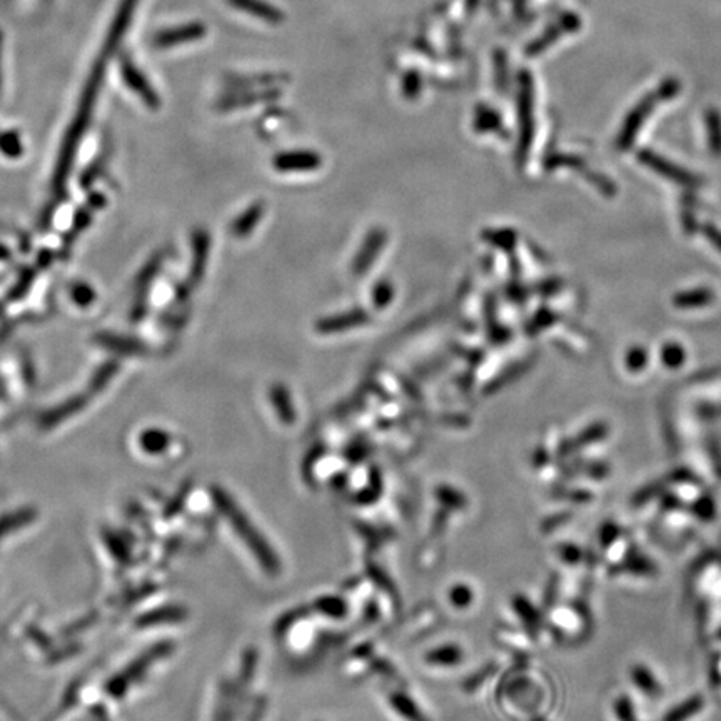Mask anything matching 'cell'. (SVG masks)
Listing matches in <instances>:
<instances>
[{"instance_id": "2", "label": "cell", "mask_w": 721, "mask_h": 721, "mask_svg": "<svg viewBox=\"0 0 721 721\" xmlns=\"http://www.w3.org/2000/svg\"><path fill=\"white\" fill-rule=\"evenodd\" d=\"M519 127H521V141H519V152L521 159L527 156L529 142H531V131H533V98H531V84L529 78L523 80V89L519 96Z\"/></svg>"}, {"instance_id": "12", "label": "cell", "mask_w": 721, "mask_h": 721, "mask_svg": "<svg viewBox=\"0 0 721 721\" xmlns=\"http://www.w3.org/2000/svg\"><path fill=\"white\" fill-rule=\"evenodd\" d=\"M663 360H664V364H668V366H672V368L678 366V364H682V348H678V346H674V344L666 346V348H664V351H663Z\"/></svg>"}, {"instance_id": "4", "label": "cell", "mask_w": 721, "mask_h": 721, "mask_svg": "<svg viewBox=\"0 0 721 721\" xmlns=\"http://www.w3.org/2000/svg\"><path fill=\"white\" fill-rule=\"evenodd\" d=\"M321 164L319 157L316 156L314 152H304V151H298V152H286L281 156L276 157L274 166L277 171H311Z\"/></svg>"}, {"instance_id": "1", "label": "cell", "mask_w": 721, "mask_h": 721, "mask_svg": "<svg viewBox=\"0 0 721 721\" xmlns=\"http://www.w3.org/2000/svg\"><path fill=\"white\" fill-rule=\"evenodd\" d=\"M676 89H678V86H676L674 82H668V84H664L663 92L660 90V92H656L654 96H650V98L644 99L643 102H640V104L634 108L633 112L628 116L626 122H624L623 129H622L620 146L626 147L632 144L633 137L636 136V131H638V127L643 124L646 116L652 112V109H653L656 99L673 96V94L676 92Z\"/></svg>"}, {"instance_id": "10", "label": "cell", "mask_w": 721, "mask_h": 721, "mask_svg": "<svg viewBox=\"0 0 721 721\" xmlns=\"http://www.w3.org/2000/svg\"><path fill=\"white\" fill-rule=\"evenodd\" d=\"M261 215H263V207H261V205H254L253 209H249V211L246 213L243 219H239V223L235 225L237 233H239V235H247V233L253 229V225H257V221L261 219Z\"/></svg>"}, {"instance_id": "7", "label": "cell", "mask_w": 721, "mask_h": 721, "mask_svg": "<svg viewBox=\"0 0 721 721\" xmlns=\"http://www.w3.org/2000/svg\"><path fill=\"white\" fill-rule=\"evenodd\" d=\"M366 321H368V316L362 311L344 312L341 316H336V318H331V319L319 324V329L322 332H340L356 328Z\"/></svg>"}, {"instance_id": "8", "label": "cell", "mask_w": 721, "mask_h": 721, "mask_svg": "<svg viewBox=\"0 0 721 721\" xmlns=\"http://www.w3.org/2000/svg\"><path fill=\"white\" fill-rule=\"evenodd\" d=\"M203 34H204L203 26H191V27H187V29L174 30V32H167L164 36H161V39H162L161 44H164V46L169 44V46H171V44L187 42L189 39H197V37H201Z\"/></svg>"}, {"instance_id": "13", "label": "cell", "mask_w": 721, "mask_h": 721, "mask_svg": "<svg viewBox=\"0 0 721 721\" xmlns=\"http://www.w3.org/2000/svg\"><path fill=\"white\" fill-rule=\"evenodd\" d=\"M644 364H646V354H644L643 350H634V351L628 354L630 370H640V368H643Z\"/></svg>"}, {"instance_id": "5", "label": "cell", "mask_w": 721, "mask_h": 721, "mask_svg": "<svg viewBox=\"0 0 721 721\" xmlns=\"http://www.w3.org/2000/svg\"><path fill=\"white\" fill-rule=\"evenodd\" d=\"M382 244H384V233L382 231H372L368 235L364 246H362L360 256L354 261V273L364 274L370 269L372 261L378 257V253H380Z\"/></svg>"}, {"instance_id": "9", "label": "cell", "mask_w": 721, "mask_h": 721, "mask_svg": "<svg viewBox=\"0 0 721 721\" xmlns=\"http://www.w3.org/2000/svg\"><path fill=\"white\" fill-rule=\"evenodd\" d=\"M712 301V293L710 291H695V293H686L678 296L674 302L682 308H693V306H703L706 302Z\"/></svg>"}, {"instance_id": "3", "label": "cell", "mask_w": 721, "mask_h": 721, "mask_svg": "<svg viewBox=\"0 0 721 721\" xmlns=\"http://www.w3.org/2000/svg\"><path fill=\"white\" fill-rule=\"evenodd\" d=\"M640 159L643 161L646 166L652 167L653 171H658L662 176L670 177L674 183H682V184L688 185L696 184V179L692 174H688L686 171H683V169L674 166L672 162L664 161V159L656 156L653 152L644 151L643 154H640Z\"/></svg>"}, {"instance_id": "6", "label": "cell", "mask_w": 721, "mask_h": 721, "mask_svg": "<svg viewBox=\"0 0 721 721\" xmlns=\"http://www.w3.org/2000/svg\"><path fill=\"white\" fill-rule=\"evenodd\" d=\"M231 4L235 5L237 9L249 12L254 17L257 19L266 20V22H281L283 20V14L276 9L271 4H266L263 0H231Z\"/></svg>"}, {"instance_id": "11", "label": "cell", "mask_w": 721, "mask_h": 721, "mask_svg": "<svg viewBox=\"0 0 721 721\" xmlns=\"http://www.w3.org/2000/svg\"><path fill=\"white\" fill-rule=\"evenodd\" d=\"M706 122H708V129L713 132L710 136V142H712V149L715 154H721V120L718 114L712 110L710 114H706Z\"/></svg>"}]
</instances>
